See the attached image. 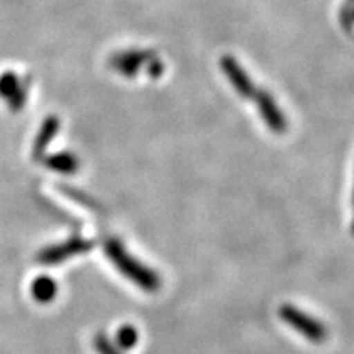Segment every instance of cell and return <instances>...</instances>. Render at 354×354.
<instances>
[{"label": "cell", "mask_w": 354, "mask_h": 354, "mask_svg": "<svg viewBox=\"0 0 354 354\" xmlns=\"http://www.w3.org/2000/svg\"><path fill=\"white\" fill-rule=\"evenodd\" d=\"M104 251L109 256V259L112 261L115 268L127 279H130L133 284L138 286L141 290L148 292V294H154V292L159 290V287H161V277L153 269H149L148 266L141 264L138 259L133 258L120 241L110 238V240L105 241Z\"/></svg>", "instance_id": "6da1fadb"}, {"label": "cell", "mask_w": 354, "mask_h": 354, "mask_svg": "<svg viewBox=\"0 0 354 354\" xmlns=\"http://www.w3.org/2000/svg\"><path fill=\"white\" fill-rule=\"evenodd\" d=\"M279 317L297 333L305 336L310 343L320 344L328 336V330H326V326L320 320L310 317L308 313L302 312V310L294 307V305H282L279 308Z\"/></svg>", "instance_id": "7a4b0ae2"}, {"label": "cell", "mask_w": 354, "mask_h": 354, "mask_svg": "<svg viewBox=\"0 0 354 354\" xmlns=\"http://www.w3.org/2000/svg\"><path fill=\"white\" fill-rule=\"evenodd\" d=\"M220 68L225 73V76L232 84V87L236 91V94L243 97V99H254L256 88L253 79L248 76V73L243 69V66L238 63L236 57L233 56H221L220 57Z\"/></svg>", "instance_id": "3957f363"}, {"label": "cell", "mask_w": 354, "mask_h": 354, "mask_svg": "<svg viewBox=\"0 0 354 354\" xmlns=\"http://www.w3.org/2000/svg\"><path fill=\"white\" fill-rule=\"evenodd\" d=\"M153 57H156V51L153 50H128L113 55L109 59V64L118 74L131 79L138 76L141 68Z\"/></svg>", "instance_id": "277c9868"}, {"label": "cell", "mask_w": 354, "mask_h": 354, "mask_svg": "<svg viewBox=\"0 0 354 354\" xmlns=\"http://www.w3.org/2000/svg\"><path fill=\"white\" fill-rule=\"evenodd\" d=\"M256 105H258V110L263 117V122L268 125L269 130H271L274 135H284L287 131V120L286 115L282 113V110L279 109L277 102L274 100V97L269 94V91H258L254 95Z\"/></svg>", "instance_id": "5b68a950"}, {"label": "cell", "mask_w": 354, "mask_h": 354, "mask_svg": "<svg viewBox=\"0 0 354 354\" xmlns=\"http://www.w3.org/2000/svg\"><path fill=\"white\" fill-rule=\"evenodd\" d=\"M91 246H92L91 241L84 240L81 236H74L66 243H61V245H56L53 248H48V250H44L43 253L39 254V261L48 266L59 264L63 263L64 259L73 258V256L87 253V251L91 250Z\"/></svg>", "instance_id": "8992f818"}, {"label": "cell", "mask_w": 354, "mask_h": 354, "mask_svg": "<svg viewBox=\"0 0 354 354\" xmlns=\"http://www.w3.org/2000/svg\"><path fill=\"white\" fill-rule=\"evenodd\" d=\"M59 127H61V122L56 115H51V117H48L46 120L43 122V125H41V128H39L37 138H35V143H33V156L35 158L38 159L43 156L51 141L56 138L57 131H59Z\"/></svg>", "instance_id": "52a82bcc"}, {"label": "cell", "mask_w": 354, "mask_h": 354, "mask_svg": "<svg viewBox=\"0 0 354 354\" xmlns=\"http://www.w3.org/2000/svg\"><path fill=\"white\" fill-rule=\"evenodd\" d=\"M44 165L50 167L51 171L59 172V174H74L81 166L76 154L69 151H59L56 154H51L44 159Z\"/></svg>", "instance_id": "ba28073f"}, {"label": "cell", "mask_w": 354, "mask_h": 354, "mask_svg": "<svg viewBox=\"0 0 354 354\" xmlns=\"http://www.w3.org/2000/svg\"><path fill=\"white\" fill-rule=\"evenodd\" d=\"M57 294V284L55 279L41 276L35 279L32 284V295L39 304H50Z\"/></svg>", "instance_id": "9c48e42d"}, {"label": "cell", "mask_w": 354, "mask_h": 354, "mask_svg": "<svg viewBox=\"0 0 354 354\" xmlns=\"http://www.w3.org/2000/svg\"><path fill=\"white\" fill-rule=\"evenodd\" d=\"M24 82V79H21L17 73H13V71H6L3 74H0V97H2L3 100H8L17 91H19Z\"/></svg>", "instance_id": "30bf717a"}, {"label": "cell", "mask_w": 354, "mask_h": 354, "mask_svg": "<svg viewBox=\"0 0 354 354\" xmlns=\"http://www.w3.org/2000/svg\"><path fill=\"white\" fill-rule=\"evenodd\" d=\"M138 331L133 325H123L118 328L117 335H115V344L122 349V351H128L138 344Z\"/></svg>", "instance_id": "8fae6325"}, {"label": "cell", "mask_w": 354, "mask_h": 354, "mask_svg": "<svg viewBox=\"0 0 354 354\" xmlns=\"http://www.w3.org/2000/svg\"><path fill=\"white\" fill-rule=\"evenodd\" d=\"M28 95H30V81H25L21 84L19 91H17L15 94L7 100L8 109H10L12 112H20V110L26 105V102H28Z\"/></svg>", "instance_id": "7c38bea8"}, {"label": "cell", "mask_w": 354, "mask_h": 354, "mask_svg": "<svg viewBox=\"0 0 354 354\" xmlns=\"http://www.w3.org/2000/svg\"><path fill=\"white\" fill-rule=\"evenodd\" d=\"M94 346L99 354H122V349L109 336L99 333L94 338Z\"/></svg>", "instance_id": "4fadbf2b"}, {"label": "cell", "mask_w": 354, "mask_h": 354, "mask_svg": "<svg viewBox=\"0 0 354 354\" xmlns=\"http://www.w3.org/2000/svg\"><path fill=\"white\" fill-rule=\"evenodd\" d=\"M145 68H146V74H148L151 79H159L162 74H165V69H166L165 63H162L158 56L153 57L151 61H148V63L145 64Z\"/></svg>", "instance_id": "5bb4252c"}, {"label": "cell", "mask_w": 354, "mask_h": 354, "mask_svg": "<svg viewBox=\"0 0 354 354\" xmlns=\"http://www.w3.org/2000/svg\"><path fill=\"white\" fill-rule=\"evenodd\" d=\"M339 21H342V26L344 30H346V32H353L354 19H353L351 8L343 7L342 10H339Z\"/></svg>", "instance_id": "9a60e30c"}, {"label": "cell", "mask_w": 354, "mask_h": 354, "mask_svg": "<svg viewBox=\"0 0 354 354\" xmlns=\"http://www.w3.org/2000/svg\"><path fill=\"white\" fill-rule=\"evenodd\" d=\"M353 202H354V197H353ZM351 232L354 233V218H353V225H351Z\"/></svg>", "instance_id": "2e32d148"}, {"label": "cell", "mask_w": 354, "mask_h": 354, "mask_svg": "<svg viewBox=\"0 0 354 354\" xmlns=\"http://www.w3.org/2000/svg\"><path fill=\"white\" fill-rule=\"evenodd\" d=\"M351 13H353V19H354V8H351Z\"/></svg>", "instance_id": "e0dca14e"}]
</instances>
